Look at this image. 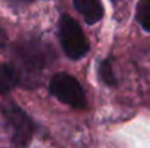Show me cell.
Segmentation results:
<instances>
[{"label":"cell","instance_id":"6da1fadb","mask_svg":"<svg viewBox=\"0 0 150 148\" xmlns=\"http://www.w3.org/2000/svg\"><path fill=\"white\" fill-rule=\"evenodd\" d=\"M15 68L19 74V84L26 87L35 86L38 76L50 65L55 54L50 45L38 41L28 39L15 47Z\"/></svg>","mask_w":150,"mask_h":148},{"label":"cell","instance_id":"7a4b0ae2","mask_svg":"<svg viewBox=\"0 0 150 148\" xmlns=\"http://www.w3.org/2000/svg\"><path fill=\"white\" fill-rule=\"evenodd\" d=\"M1 115L9 128L10 140L16 147H26L35 132V123L31 116L16 103L7 102L1 105Z\"/></svg>","mask_w":150,"mask_h":148},{"label":"cell","instance_id":"3957f363","mask_svg":"<svg viewBox=\"0 0 150 148\" xmlns=\"http://www.w3.org/2000/svg\"><path fill=\"white\" fill-rule=\"evenodd\" d=\"M58 39L70 60H80L89 51V42L83 29L69 15H63L58 20Z\"/></svg>","mask_w":150,"mask_h":148},{"label":"cell","instance_id":"277c9868","mask_svg":"<svg viewBox=\"0 0 150 148\" xmlns=\"http://www.w3.org/2000/svg\"><path fill=\"white\" fill-rule=\"evenodd\" d=\"M50 92L61 103L74 109L86 107V95L82 84L73 76L67 73H57L50 81Z\"/></svg>","mask_w":150,"mask_h":148},{"label":"cell","instance_id":"5b68a950","mask_svg":"<svg viewBox=\"0 0 150 148\" xmlns=\"http://www.w3.org/2000/svg\"><path fill=\"white\" fill-rule=\"evenodd\" d=\"M73 4L83 19L91 25L99 22L103 16V6L100 0H73Z\"/></svg>","mask_w":150,"mask_h":148},{"label":"cell","instance_id":"8992f818","mask_svg":"<svg viewBox=\"0 0 150 148\" xmlns=\"http://www.w3.org/2000/svg\"><path fill=\"white\" fill-rule=\"evenodd\" d=\"M19 74L12 64L0 65V95L12 92L19 84Z\"/></svg>","mask_w":150,"mask_h":148},{"label":"cell","instance_id":"52a82bcc","mask_svg":"<svg viewBox=\"0 0 150 148\" xmlns=\"http://www.w3.org/2000/svg\"><path fill=\"white\" fill-rule=\"evenodd\" d=\"M136 18L142 28L150 32V0H139L136 6Z\"/></svg>","mask_w":150,"mask_h":148},{"label":"cell","instance_id":"ba28073f","mask_svg":"<svg viewBox=\"0 0 150 148\" xmlns=\"http://www.w3.org/2000/svg\"><path fill=\"white\" fill-rule=\"evenodd\" d=\"M99 77L106 86H115L117 84V80H115V76H114V70L111 67L109 60H105V61H102L99 64Z\"/></svg>","mask_w":150,"mask_h":148},{"label":"cell","instance_id":"9c48e42d","mask_svg":"<svg viewBox=\"0 0 150 148\" xmlns=\"http://www.w3.org/2000/svg\"><path fill=\"white\" fill-rule=\"evenodd\" d=\"M7 45V35H6V32L0 28V48H4Z\"/></svg>","mask_w":150,"mask_h":148},{"label":"cell","instance_id":"30bf717a","mask_svg":"<svg viewBox=\"0 0 150 148\" xmlns=\"http://www.w3.org/2000/svg\"><path fill=\"white\" fill-rule=\"evenodd\" d=\"M9 3L15 4V6H23V4H29V3H34L37 0H7Z\"/></svg>","mask_w":150,"mask_h":148}]
</instances>
